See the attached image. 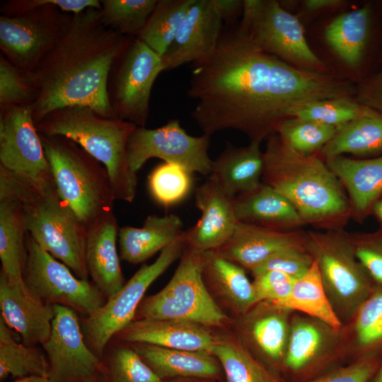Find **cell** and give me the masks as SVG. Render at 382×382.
Instances as JSON below:
<instances>
[{
    "instance_id": "37",
    "label": "cell",
    "mask_w": 382,
    "mask_h": 382,
    "mask_svg": "<svg viewBox=\"0 0 382 382\" xmlns=\"http://www.w3.org/2000/svg\"><path fill=\"white\" fill-rule=\"evenodd\" d=\"M158 0H102V23L118 33L137 37Z\"/></svg>"
},
{
    "instance_id": "38",
    "label": "cell",
    "mask_w": 382,
    "mask_h": 382,
    "mask_svg": "<svg viewBox=\"0 0 382 382\" xmlns=\"http://www.w3.org/2000/svg\"><path fill=\"white\" fill-rule=\"evenodd\" d=\"M371 110L351 98H335L297 105L291 109L289 117L312 120L338 129Z\"/></svg>"
},
{
    "instance_id": "21",
    "label": "cell",
    "mask_w": 382,
    "mask_h": 382,
    "mask_svg": "<svg viewBox=\"0 0 382 382\" xmlns=\"http://www.w3.org/2000/svg\"><path fill=\"white\" fill-rule=\"evenodd\" d=\"M118 233L113 212L87 228L85 257L88 274L107 299L117 292L125 283L117 250Z\"/></svg>"
},
{
    "instance_id": "39",
    "label": "cell",
    "mask_w": 382,
    "mask_h": 382,
    "mask_svg": "<svg viewBox=\"0 0 382 382\" xmlns=\"http://www.w3.org/2000/svg\"><path fill=\"white\" fill-rule=\"evenodd\" d=\"M192 174L174 163L164 162L158 165L149 177V188L151 196L164 207L181 202L191 190Z\"/></svg>"
},
{
    "instance_id": "1",
    "label": "cell",
    "mask_w": 382,
    "mask_h": 382,
    "mask_svg": "<svg viewBox=\"0 0 382 382\" xmlns=\"http://www.w3.org/2000/svg\"><path fill=\"white\" fill-rule=\"evenodd\" d=\"M187 95L203 134L236 129L262 141L294 107L349 97L352 84L294 66L262 51L238 28L222 33L216 50L192 63Z\"/></svg>"
},
{
    "instance_id": "29",
    "label": "cell",
    "mask_w": 382,
    "mask_h": 382,
    "mask_svg": "<svg viewBox=\"0 0 382 382\" xmlns=\"http://www.w3.org/2000/svg\"><path fill=\"white\" fill-rule=\"evenodd\" d=\"M205 282L236 311L243 313L257 303L253 283L243 268L215 250L202 253Z\"/></svg>"
},
{
    "instance_id": "15",
    "label": "cell",
    "mask_w": 382,
    "mask_h": 382,
    "mask_svg": "<svg viewBox=\"0 0 382 382\" xmlns=\"http://www.w3.org/2000/svg\"><path fill=\"white\" fill-rule=\"evenodd\" d=\"M210 137L204 134L199 137L188 134L178 120L156 129L137 127L127 146L129 167L137 173L149 159L158 158L191 173L209 176L212 163L209 156Z\"/></svg>"
},
{
    "instance_id": "10",
    "label": "cell",
    "mask_w": 382,
    "mask_h": 382,
    "mask_svg": "<svg viewBox=\"0 0 382 382\" xmlns=\"http://www.w3.org/2000/svg\"><path fill=\"white\" fill-rule=\"evenodd\" d=\"M238 30L262 51L300 69L326 73L311 50L303 25L274 0H243Z\"/></svg>"
},
{
    "instance_id": "51",
    "label": "cell",
    "mask_w": 382,
    "mask_h": 382,
    "mask_svg": "<svg viewBox=\"0 0 382 382\" xmlns=\"http://www.w3.org/2000/svg\"><path fill=\"white\" fill-rule=\"evenodd\" d=\"M342 4H343V1L340 0H306L304 1L306 9L310 11L334 8Z\"/></svg>"
},
{
    "instance_id": "41",
    "label": "cell",
    "mask_w": 382,
    "mask_h": 382,
    "mask_svg": "<svg viewBox=\"0 0 382 382\" xmlns=\"http://www.w3.org/2000/svg\"><path fill=\"white\" fill-rule=\"evenodd\" d=\"M109 382H163L132 348H119L109 361Z\"/></svg>"
},
{
    "instance_id": "8",
    "label": "cell",
    "mask_w": 382,
    "mask_h": 382,
    "mask_svg": "<svg viewBox=\"0 0 382 382\" xmlns=\"http://www.w3.org/2000/svg\"><path fill=\"white\" fill-rule=\"evenodd\" d=\"M136 319H175L204 326H219L227 319L207 289L202 253L185 247L168 283L139 304Z\"/></svg>"
},
{
    "instance_id": "27",
    "label": "cell",
    "mask_w": 382,
    "mask_h": 382,
    "mask_svg": "<svg viewBox=\"0 0 382 382\" xmlns=\"http://www.w3.org/2000/svg\"><path fill=\"white\" fill-rule=\"evenodd\" d=\"M133 345V349L163 381L173 378L213 379L220 376L221 365L209 352Z\"/></svg>"
},
{
    "instance_id": "48",
    "label": "cell",
    "mask_w": 382,
    "mask_h": 382,
    "mask_svg": "<svg viewBox=\"0 0 382 382\" xmlns=\"http://www.w3.org/2000/svg\"><path fill=\"white\" fill-rule=\"evenodd\" d=\"M374 370V362L364 360L308 382H368Z\"/></svg>"
},
{
    "instance_id": "45",
    "label": "cell",
    "mask_w": 382,
    "mask_h": 382,
    "mask_svg": "<svg viewBox=\"0 0 382 382\" xmlns=\"http://www.w3.org/2000/svg\"><path fill=\"white\" fill-rule=\"evenodd\" d=\"M355 255L372 281L382 286V228L349 236Z\"/></svg>"
},
{
    "instance_id": "32",
    "label": "cell",
    "mask_w": 382,
    "mask_h": 382,
    "mask_svg": "<svg viewBox=\"0 0 382 382\" xmlns=\"http://www.w3.org/2000/svg\"><path fill=\"white\" fill-rule=\"evenodd\" d=\"M272 305L282 310L303 312L333 329L337 330L341 325L328 299L315 260L304 274L295 279L289 295L283 301Z\"/></svg>"
},
{
    "instance_id": "56",
    "label": "cell",
    "mask_w": 382,
    "mask_h": 382,
    "mask_svg": "<svg viewBox=\"0 0 382 382\" xmlns=\"http://www.w3.org/2000/svg\"><path fill=\"white\" fill-rule=\"evenodd\" d=\"M85 382H99V381L97 378V377H96V378H91Z\"/></svg>"
},
{
    "instance_id": "25",
    "label": "cell",
    "mask_w": 382,
    "mask_h": 382,
    "mask_svg": "<svg viewBox=\"0 0 382 382\" xmlns=\"http://www.w3.org/2000/svg\"><path fill=\"white\" fill-rule=\"evenodd\" d=\"M239 222L280 231L306 225L293 204L272 187L261 183L256 189L234 198Z\"/></svg>"
},
{
    "instance_id": "49",
    "label": "cell",
    "mask_w": 382,
    "mask_h": 382,
    "mask_svg": "<svg viewBox=\"0 0 382 382\" xmlns=\"http://www.w3.org/2000/svg\"><path fill=\"white\" fill-rule=\"evenodd\" d=\"M358 102L382 113V70L359 89Z\"/></svg>"
},
{
    "instance_id": "36",
    "label": "cell",
    "mask_w": 382,
    "mask_h": 382,
    "mask_svg": "<svg viewBox=\"0 0 382 382\" xmlns=\"http://www.w3.org/2000/svg\"><path fill=\"white\" fill-rule=\"evenodd\" d=\"M337 129L315 121L287 117L275 127L274 132L295 151L313 155L332 139Z\"/></svg>"
},
{
    "instance_id": "35",
    "label": "cell",
    "mask_w": 382,
    "mask_h": 382,
    "mask_svg": "<svg viewBox=\"0 0 382 382\" xmlns=\"http://www.w3.org/2000/svg\"><path fill=\"white\" fill-rule=\"evenodd\" d=\"M210 353L223 368L227 382H276L248 351L233 340L216 339Z\"/></svg>"
},
{
    "instance_id": "52",
    "label": "cell",
    "mask_w": 382,
    "mask_h": 382,
    "mask_svg": "<svg viewBox=\"0 0 382 382\" xmlns=\"http://www.w3.org/2000/svg\"><path fill=\"white\" fill-rule=\"evenodd\" d=\"M12 382H48L47 377L41 376H29L18 378Z\"/></svg>"
},
{
    "instance_id": "11",
    "label": "cell",
    "mask_w": 382,
    "mask_h": 382,
    "mask_svg": "<svg viewBox=\"0 0 382 382\" xmlns=\"http://www.w3.org/2000/svg\"><path fill=\"white\" fill-rule=\"evenodd\" d=\"M185 247L183 233L161 251L154 262L141 265L117 292L86 318L83 332L89 347L98 356L103 353L115 335L134 320L137 308L149 286L181 257Z\"/></svg>"
},
{
    "instance_id": "20",
    "label": "cell",
    "mask_w": 382,
    "mask_h": 382,
    "mask_svg": "<svg viewBox=\"0 0 382 382\" xmlns=\"http://www.w3.org/2000/svg\"><path fill=\"white\" fill-rule=\"evenodd\" d=\"M306 242V234L297 230H274L238 221L228 242L215 251L252 271L276 253Z\"/></svg>"
},
{
    "instance_id": "43",
    "label": "cell",
    "mask_w": 382,
    "mask_h": 382,
    "mask_svg": "<svg viewBox=\"0 0 382 382\" xmlns=\"http://www.w3.org/2000/svg\"><path fill=\"white\" fill-rule=\"evenodd\" d=\"M355 332L359 344L363 347L382 342V286L372 290L357 310Z\"/></svg>"
},
{
    "instance_id": "18",
    "label": "cell",
    "mask_w": 382,
    "mask_h": 382,
    "mask_svg": "<svg viewBox=\"0 0 382 382\" xmlns=\"http://www.w3.org/2000/svg\"><path fill=\"white\" fill-rule=\"evenodd\" d=\"M222 23L213 0H195L175 40L161 56L164 71L209 56L221 39Z\"/></svg>"
},
{
    "instance_id": "22",
    "label": "cell",
    "mask_w": 382,
    "mask_h": 382,
    "mask_svg": "<svg viewBox=\"0 0 382 382\" xmlns=\"http://www.w3.org/2000/svg\"><path fill=\"white\" fill-rule=\"evenodd\" d=\"M204 327L181 320L141 318L132 320L118 335L132 344L210 352L216 338Z\"/></svg>"
},
{
    "instance_id": "47",
    "label": "cell",
    "mask_w": 382,
    "mask_h": 382,
    "mask_svg": "<svg viewBox=\"0 0 382 382\" xmlns=\"http://www.w3.org/2000/svg\"><path fill=\"white\" fill-rule=\"evenodd\" d=\"M253 285L257 301L270 303L283 301L291 293L294 278L277 270H267L253 274Z\"/></svg>"
},
{
    "instance_id": "9",
    "label": "cell",
    "mask_w": 382,
    "mask_h": 382,
    "mask_svg": "<svg viewBox=\"0 0 382 382\" xmlns=\"http://www.w3.org/2000/svg\"><path fill=\"white\" fill-rule=\"evenodd\" d=\"M341 231H308L306 247L335 311L352 316L371 293L372 280L357 258L349 236Z\"/></svg>"
},
{
    "instance_id": "24",
    "label": "cell",
    "mask_w": 382,
    "mask_h": 382,
    "mask_svg": "<svg viewBox=\"0 0 382 382\" xmlns=\"http://www.w3.org/2000/svg\"><path fill=\"white\" fill-rule=\"evenodd\" d=\"M261 142L253 140L243 147L227 145L212 161L208 177L233 197L256 189L262 183L264 170Z\"/></svg>"
},
{
    "instance_id": "13",
    "label": "cell",
    "mask_w": 382,
    "mask_h": 382,
    "mask_svg": "<svg viewBox=\"0 0 382 382\" xmlns=\"http://www.w3.org/2000/svg\"><path fill=\"white\" fill-rule=\"evenodd\" d=\"M0 171L33 186L54 182L32 104L1 108Z\"/></svg>"
},
{
    "instance_id": "16",
    "label": "cell",
    "mask_w": 382,
    "mask_h": 382,
    "mask_svg": "<svg viewBox=\"0 0 382 382\" xmlns=\"http://www.w3.org/2000/svg\"><path fill=\"white\" fill-rule=\"evenodd\" d=\"M51 334L42 345L49 365L48 382H85L100 371L98 355L83 337L76 311L53 305Z\"/></svg>"
},
{
    "instance_id": "40",
    "label": "cell",
    "mask_w": 382,
    "mask_h": 382,
    "mask_svg": "<svg viewBox=\"0 0 382 382\" xmlns=\"http://www.w3.org/2000/svg\"><path fill=\"white\" fill-rule=\"evenodd\" d=\"M323 342L320 330L313 323L299 320L292 325L284 363L297 371L306 366L318 353Z\"/></svg>"
},
{
    "instance_id": "26",
    "label": "cell",
    "mask_w": 382,
    "mask_h": 382,
    "mask_svg": "<svg viewBox=\"0 0 382 382\" xmlns=\"http://www.w3.org/2000/svg\"><path fill=\"white\" fill-rule=\"evenodd\" d=\"M183 223L175 214L149 215L139 228H119L120 257L129 263L144 262L177 240L184 232Z\"/></svg>"
},
{
    "instance_id": "53",
    "label": "cell",
    "mask_w": 382,
    "mask_h": 382,
    "mask_svg": "<svg viewBox=\"0 0 382 382\" xmlns=\"http://www.w3.org/2000/svg\"><path fill=\"white\" fill-rule=\"evenodd\" d=\"M371 212L374 213L378 220L382 224V197L374 204Z\"/></svg>"
},
{
    "instance_id": "14",
    "label": "cell",
    "mask_w": 382,
    "mask_h": 382,
    "mask_svg": "<svg viewBox=\"0 0 382 382\" xmlns=\"http://www.w3.org/2000/svg\"><path fill=\"white\" fill-rule=\"evenodd\" d=\"M112 68L116 71L108 90L115 117L144 127L153 85L164 71L161 56L135 37Z\"/></svg>"
},
{
    "instance_id": "34",
    "label": "cell",
    "mask_w": 382,
    "mask_h": 382,
    "mask_svg": "<svg viewBox=\"0 0 382 382\" xmlns=\"http://www.w3.org/2000/svg\"><path fill=\"white\" fill-rule=\"evenodd\" d=\"M49 365L43 354L31 345H22L0 318V378L8 376H48Z\"/></svg>"
},
{
    "instance_id": "17",
    "label": "cell",
    "mask_w": 382,
    "mask_h": 382,
    "mask_svg": "<svg viewBox=\"0 0 382 382\" xmlns=\"http://www.w3.org/2000/svg\"><path fill=\"white\" fill-rule=\"evenodd\" d=\"M234 198L209 177L197 187L195 202L201 216L195 226L184 231L185 248L204 253L218 250L228 242L238 223Z\"/></svg>"
},
{
    "instance_id": "31",
    "label": "cell",
    "mask_w": 382,
    "mask_h": 382,
    "mask_svg": "<svg viewBox=\"0 0 382 382\" xmlns=\"http://www.w3.org/2000/svg\"><path fill=\"white\" fill-rule=\"evenodd\" d=\"M371 9L366 5L342 13L327 26L328 44L349 67H358L363 59L369 37Z\"/></svg>"
},
{
    "instance_id": "30",
    "label": "cell",
    "mask_w": 382,
    "mask_h": 382,
    "mask_svg": "<svg viewBox=\"0 0 382 382\" xmlns=\"http://www.w3.org/2000/svg\"><path fill=\"white\" fill-rule=\"evenodd\" d=\"M320 151L325 159L344 154L369 158L382 156V113L371 109L338 128Z\"/></svg>"
},
{
    "instance_id": "7",
    "label": "cell",
    "mask_w": 382,
    "mask_h": 382,
    "mask_svg": "<svg viewBox=\"0 0 382 382\" xmlns=\"http://www.w3.org/2000/svg\"><path fill=\"white\" fill-rule=\"evenodd\" d=\"M40 136L57 190L86 229L112 212L115 198L106 168L67 137Z\"/></svg>"
},
{
    "instance_id": "23",
    "label": "cell",
    "mask_w": 382,
    "mask_h": 382,
    "mask_svg": "<svg viewBox=\"0 0 382 382\" xmlns=\"http://www.w3.org/2000/svg\"><path fill=\"white\" fill-rule=\"evenodd\" d=\"M325 161L346 190L352 213L363 219L382 197V156L364 159L340 156Z\"/></svg>"
},
{
    "instance_id": "44",
    "label": "cell",
    "mask_w": 382,
    "mask_h": 382,
    "mask_svg": "<svg viewBox=\"0 0 382 382\" xmlns=\"http://www.w3.org/2000/svg\"><path fill=\"white\" fill-rule=\"evenodd\" d=\"M253 339L262 351L273 359L284 354L287 337V323L284 315L271 313L256 320L252 327Z\"/></svg>"
},
{
    "instance_id": "42",
    "label": "cell",
    "mask_w": 382,
    "mask_h": 382,
    "mask_svg": "<svg viewBox=\"0 0 382 382\" xmlns=\"http://www.w3.org/2000/svg\"><path fill=\"white\" fill-rule=\"evenodd\" d=\"M37 92L26 75L0 55V108L33 104Z\"/></svg>"
},
{
    "instance_id": "5",
    "label": "cell",
    "mask_w": 382,
    "mask_h": 382,
    "mask_svg": "<svg viewBox=\"0 0 382 382\" xmlns=\"http://www.w3.org/2000/svg\"><path fill=\"white\" fill-rule=\"evenodd\" d=\"M137 127L84 105L55 110L36 125L40 134L67 137L101 163L108 170L115 200L129 203L136 196L137 177L129 167L127 146Z\"/></svg>"
},
{
    "instance_id": "3",
    "label": "cell",
    "mask_w": 382,
    "mask_h": 382,
    "mask_svg": "<svg viewBox=\"0 0 382 382\" xmlns=\"http://www.w3.org/2000/svg\"><path fill=\"white\" fill-rule=\"evenodd\" d=\"M264 153L262 183L284 196L305 224L340 230L352 214L348 197L325 161L299 154L273 133Z\"/></svg>"
},
{
    "instance_id": "12",
    "label": "cell",
    "mask_w": 382,
    "mask_h": 382,
    "mask_svg": "<svg viewBox=\"0 0 382 382\" xmlns=\"http://www.w3.org/2000/svg\"><path fill=\"white\" fill-rule=\"evenodd\" d=\"M26 247L24 282L45 303L64 306L87 317L105 303L104 295L93 283L77 277L66 265L43 250L28 232Z\"/></svg>"
},
{
    "instance_id": "19",
    "label": "cell",
    "mask_w": 382,
    "mask_h": 382,
    "mask_svg": "<svg viewBox=\"0 0 382 382\" xmlns=\"http://www.w3.org/2000/svg\"><path fill=\"white\" fill-rule=\"evenodd\" d=\"M1 318L18 332L28 345H43L49 339L53 306L37 297L25 283L11 281L0 272Z\"/></svg>"
},
{
    "instance_id": "46",
    "label": "cell",
    "mask_w": 382,
    "mask_h": 382,
    "mask_svg": "<svg viewBox=\"0 0 382 382\" xmlns=\"http://www.w3.org/2000/svg\"><path fill=\"white\" fill-rule=\"evenodd\" d=\"M313 261L314 259L306 245L292 247L276 253L251 272L254 274L267 270H277L296 279L311 268Z\"/></svg>"
},
{
    "instance_id": "4",
    "label": "cell",
    "mask_w": 382,
    "mask_h": 382,
    "mask_svg": "<svg viewBox=\"0 0 382 382\" xmlns=\"http://www.w3.org/2000/svg\"><path fill=\"white\" fill-rule=\"evenodd\" d=\"M101 8L98 0H11L0 16V49L25 74L33 71L66 34L73 15Z\"/></svg>"
},
{
    "instance_id": "33",
    "label": "cell",
    "mask_w": 382,
    "mask_h": 382,
    "mask_svg": "<svg viewBox=\"0 0 382 382\" xmlns=\"http://www.w3.org/2000/svg\"><path fill=\"white\" fill-rule=\"evenodd\" d=\"M195 0H158L146 23L137 37L160 56H163Z\"/></svg>"
},
{
    "instance_id": "28",
    "label": "cell",
    "mask_w": 382,
    "mask_h": 382,
    "mask_svg": "<svg viewBox=\"0 0 382 382\" xmlns=\"http://www.w3.org/2000/svg\"><path fill=\"white\" fill-rule=\"evenodd\" d=\"M27 232L21 203L12 197L0 195L1 272L16 283L25 282Z\"/></svg>"
},
{
    "instance_id": "50",
    "label": "cell",
    "mask_w": 382,
    "mask_h": 382,
    "mask_svg": "<svg viewBox=\"0 0 382 382\" xmlns=\"http://www.w3.org/2000/svg\"><path fill=\"white\" fill-rule=\"evenodd\" d=\"M213 2L223 21L231 23L239 16V14L242 15L243 1L213 0Z\"/></svg>"
},
{
    "instance_id": "55",
    "label": "cell",
    "mask_w": 382,
    "mask_h": 382,
    "mask_svg": "<svg viewBox=\"0 0 382 382\" xmlns=\"http://www.w3.org/2000/svg\"><path fill=\"white\" fill-rule=\"evenodd\" d=\"M373 382H382V366L374 376Z\"/></svg>"
},
{
    "instance_id": "2",
    "label": "cell",
    "mask_w": 382,
    "mask_h": 382,
    "mask_svg": "<svg viewBox=\"0 0 382 382\" xmlns=\"http://www.w3.org/2000/svg\"><path fill=\"white\" fill-rule=\"evenodd\" d=\"M129 44L127 36L102 23L99 9L74 14L55 48L25 74L37 92L32 104L35 124L55 110L73 105L88 106L103 116L117 118L109 101L108 81Z\"/></svg>"
},
{
    "instance_id": "54",
    "label": "cell",
    "mask_w": 382,
    "mask_h": 382,
    "mask_svg": "<svg viewBox=\"0 0 382 382\" xmlns=\"http://www.w3.org/2000/svg\"><path fill=\"white\" fill-rule=\"evenodd\" d=\"M190 378H178L175 380H170L168 381H163V382H208L204 380H200L202 378H196V380L195 378L193 379H190Z\"/></svg>"
},
{
    "instance_id": "6",
    "label": "cell",
    "mask_w": 382,
    "mask_h": 382,
    "mask_svg": "<svg viewBox=\"0 0 382 382\" xmlns=\"http://www.w3.org/2000/svg\"><path fill=\"white\" fill-rule=\"evenodd\" d=\"M0 195L21 204L28 232L79 278L89 277L85 257L87 229L59 196L54 182L33 186L0 171Z\"/></svg>"
}]
</instances>
